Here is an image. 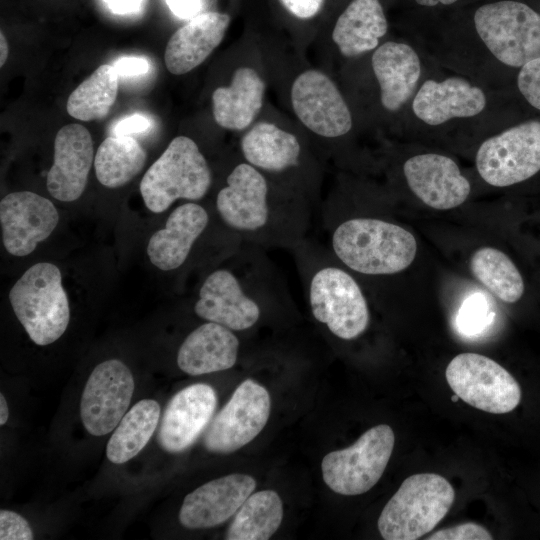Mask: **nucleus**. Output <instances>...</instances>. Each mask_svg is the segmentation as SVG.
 <instances>
[{
    "mask_svg": "<svg viewBox=\"0 0 540 540\" xmlns=\"http://www.w3.org/2000/svg\"><path fill=\"white\" fill-rule=\"evenodd\" d=\"M240 255L239 269L218 268L207 275L194 305L198 317L232 331L255 326L264 299L287 295L263 248L242 243Z\"/></svg>",
    "mask_w": 540,
    "mask_h": 540,
    "instance_id": "f03ea898",
    "label": "nucleus"
},
{
    "mask_svg": "<svg viewBox=\"0 0 540 540\" xmlns=\"http://www.w3.org/2000/svg\"><path fill=\"white\" fill-rule=\"evenodd\" d=\"M388 23L379 0H352L337 19L332 39L345 57L377 48Z\"/></svg>",
    "mask_w": 540,
    "mask_h": 540,
    "instance_id": "a878e982",
    "label": "nucleus"
},
{
    "mask_svg": "<svg viewBox=\"0 0 540 540\" xmlns=\"http://www.w3.org/2000/svg\"><path fill=\"white\" fill-rule=\"evenodd\" d=\"M270 395L252 379L243 381L208 425L203 444L213 453H232L251 442L270 415Z\"/></svg>",
    "mask_w": 540,
    "mask_h": 540,
    "instance_id": "9b49d317",
    "label": "nucleus"
},
{
    "mask_svg": "<svg viewBox=\"0 0 540 540\" xmlns=\"http://www.w3.org/2000/svg\"><path fill=\"white\" fill-rule=\"evenodd\" d=\"M209 222L207 210L194 201L176 207L168 216L165 227L149 239L147 254L151 263L163 271L180 268Z\"/></svg>",
    "mask_w": 540,
    "mask_h": 540,
    "instance_id": "6ab92c4d",
    "label": "nucleus"
},
{
    "mask_svg": "<svg viewBox=\"0 0 540 540\" xmlns=\"http://www.w3.org/2000/svg\"><path fill=\"white\" fill-rule=\"evenodd\" d=\"M8 54H9L8 42L4 34L1 32L0 33V66L1 67L5 64Z\"/></svg>",
    "mask_w": 540,
    "mask_h": 540,
    "instance_id": "a19ab883",
    "label": "nucleus"
},
{
    "mask_svg": "<svg viewBox=\"0 0 540 540\" xmlns=\"http://www.w3.org/2000/svg\"><path fill=\"white\" fill-rule=\"evenodd\" d=\"M59 214L47 198L31 191L7 194L0 202L2 241L13 256H26L56 228Z\"/></svg>",
    "mask_w": 540,
    "mask_h": 540,
    "instance_id": "4468645a",
    "label": "nucleus"
},
{
    "mask_svg": "<svg viewBox=\"0 0 540 540\" xmlns=\"http://www.w3.org/2000/svg\"><path fill=\"white\" fill-rule=\"evenodd\" d=\"M33 538V531L24 517L13 511H0L1 540H32Z\"/></svg>",
    "mask_w": 540,
    "mask_h": 540,
    "instance_id": "72a5a7b5",
    "label": "nucleus"
},
{
    "mask_svg": "<svg viewBox=\"0 0 540 540\" xmlns=\"http://www.w3.org/2000/svg\"><path fill=\"white\" fill-rule=\"evenodd\" d=\"M403 173L411 191L427 206L448 210L468 198L471 185L450 157L427 153L406 160Z\"/></svg>",
    "mask_w": 540,
    "mask_h": 540,
    "instance_id": "f3484780",
    "label": "nucleus"
},
{
    "mask_svg": "<svg viewBox=\"0 0 540 540\" xmlns=\"http://www.w3.org/2000/svg\"><path fill=\"white\" fill-rule=\"evenodd\" d=\"M291 102L298 119L321 137L337 138L352 128V115L343 96L320 71L307 70L295 79Z\"/></svg>",
    "mask_w": 540,
    "mask_h": 540,
    "instance_id": "ddd939ff",
    "label": "nucleus"
},
{
    "mask_svg": "<svg viewBox=\"0 0 540 540\" xmlns=\"http://www.w3.org/2000/svg\"><path fill=\"white\" fill-rule=\"evenodd\" d=\"M283 519V503L274 490L251 494L229 526L227 540H267L279 528Z\"/></svg>",
    "mask_w": 540,
    "mask_h": 540,
    "instance_id": "c85d7f7f",
    "label": "nucleus"
},
{
    "mask_svg": "<svg viewBox=\"0 0 540 540\" xmlns=\"http://www.w3.org/2000/svg\"><path fill=\"white\" fill-rule=\"evenodd\" d=\"M445 375L456 396L479 410L504 414L520 403L521 388L516 379L489 357L461 353L450 361Z\"/></svg>",
    "mask_w": 540,
    "mask_h": 540,
    "instance_id": "1a4fd4ad",
    "label": "nucleus"
},
{
    "mask_svg": "<svg viewBox=\"0 0 540 540\" xmlns=\"http://www.w3.org/2000/svg\"><path fill=\"white\" fill-rule=\"evenodd\" d=\"M282 5L294 16L308 19L315 16L321 9L324 0H280Z\"/></svg>",
    "mask_w": 540,
    "mask_h": 540,
    "instance_id": "4c0bfd02",
    "label": "nucleus"
},
{
    "mask_svg": "<svg viewBox=\"0 0 540 540\" xmlns=\"http://www.w3.org/2000/svg\"><path fill=\"white\" fill-rule=\"evenodd\" d=\"M118 77L113 65L99 66L68 97V114L81 121L105 118L117 98Z\"/></svg>",
    "mask_w": 540,
    "mask_h": 540,
    "instance_id": "c756f323",
    "label": "nucleus"
},
{
    "mask_svg": "<svg viewBox=\"0 0 540 540\" xmlns=\"http://www.w3.org/2000/svg\"><path fill=\"white\" fill-rule=\"evenodd\" d=\"M223 225L242 243L294 249L306 238L311 212L303 201L279 200L264 173L248 162L237 164L215 199Z\"/></svg>",
    "mask_w": 540,
    "mask_h": 540,
    "instance_id": "f257e3e1",
    "label": "nucleus"
},
{
    "mask_svg": "<svg viewBox=\"0 0 540 540\" xmlns=\"http://www.w3.org/2000/svg\"><path fill=\"white\" fill-rule=\"evenodd\" d=\"M371 64L383 107L399 110L413 95L421 75L417 52L406 43L389 41L374 51Z\"/></svg>",
    "mask_w": 540,
    "mask_h": 540,
    "instance_id": "4be33fe9",
    "label": "nucleus"
},
{
    "mask_svg": "<svg viewBox=\"0 0 540 540\" xmlns=\"http://www.w3.org/2000/svg\"><path fill=\"white\" fill-rule=\"evenodd\" d=\"M146 152L132 136H109L94 157L95 174L105 187L118 188L140 173Z\"/></svg>",
    "mask_w": 540,
    "mask_h": 540,
    "instance_id": "cd10ccee",
    "label": "nucleus"
},
{
    "mask_svg": "<svg viewBox=\"0 0 540 540\" xmlns=\"http://www.w3.org/2000/svg\"><path fill=\"white\" fill-rule=\"evenodd\" d=\"M517 85L527 102L540 110V57L521 67L517 77Z\"/></svg>",
    "mask_w": 540,
    "mask_h": 540,
    "instance_id": "473e14b6",
    "label": "nucleus"
},
{
    "mask_svg": "<svg viewBox=\"0 0 540 540\" xmlns=\"http://www.w3.org/2000/svg\"><path fill=\"white\" fill-rule=\"evenodd\" d=\"M107 8L117 15H131L138 13L144 0H103Z\"/></svg>",
    "mask_w": 540,
    "mask_h": 540,
    "instance_id": "ea45409f",
    "label": "nucleus"
},
{
    "mask_svg": "<svg viewBox=\"0 0 540 540\" xmlns=\"http://www.w3.org/2000/svg\"><path fill=\"white\" fill-rule=\"evenodd\" d=\"M394 443L392 428L379 424L365 431L353 445L326 454L321 464L325 484L344 496L369 491L382 477Z\"/></svg>",
    "mask_w": 540,
    "mask_h": 540,
    "instance_id": "6e6552de",
    "label": "nucleus"
},
{
    "mask_svg": "<svg viewBox=\"0 0 540 540\" xmlns=\"http://www.w3.org/2000/svg\"><path fill=\"white\" fill-rule=\"evenodd\" d=\"M211 183V169L197 144L177 136L144 174L140 193L150 211L162 213L178 199L201 200Z\"/></svg>",
    "mask_w": 540,
    "mask_h": 540,
    "instance_id": "423d86ee",
    "label": "nucleus"
},
{
    "mask_svg": "<svg viewBox=\"0 0 540 540\" xmlns=\"http://www.w3.org/2000/svg\"><path fill=\"white\" fill-rule=\"evenodd\" d=\"M475 161L481 178L492 186L529 179L540 171V121L523 122L486 139Z\"/></svg>",
    "mask_w": 540,
    "mask_h": 540,
    "instance_id": "9d476101",
    "label": "nucleus"
},
{
    "mask_svg": "<svg viewBox=\"0 0 540 540\" xmlns=\"http://www.w3.org/2000/svg\"><path fill=\"white\" fill-rule=\"evenodd\" d=\"M149 117L142 114H133L122 118L116 123L113 133L116 136H131L146 132L151 127Z\"/></svg>",
    "mask_w": 540,
    "mask_h": 540,
    "instance_id": "e433bc0d",
    "label": "nucleus"
},
{
    "mask_svg": "<svg viewBox=\"0 0 540 540\" xmlns=\"http://www.w3.org/2000/svg\"><path fill=\"white\" fill-rule=\"evenodd\" d=\"M428 540H491V533L483 526L468 522L431 534Z\"/></svg>",
    "mask_w": 540,
    "mask_h": 540,
    "instance_id": "f704fd0d",
    "label": "nucleus"
},
{
    "mask_svg": "<svg viewBox=\"0 0 540 540\" xmlns=\"http://www.w3.org/2000/svg\"><path fill=\"white\" fill-rule=\"evenodd\" d=\"M171 12L182 19H191L199 14L201 0H165Z\"/></svg>",
    "mask_w": 540,
    "mask_h": 540,
    "instance_id": "58836bf2",
    "label": "nucleus"
},
{
    "mask_svg": "<svg viewBox=\"0 0 540 540\" xmlns=\"http://www.w3.org/2000/svg\"><path fill=\"white\" fill-rule=\"evenodd\" d=\"M94 160L90 132L81 124L63 126L54 140V161L46 187L52 197L63 202L77 200L84 192Z\"/></svg>",
    "mask_w": 540,
    "mask_h": 540,
    "instance_id": "a211bd4d",
    "label": "nucleus"
},
{
    "mask_svg": "<svg viewBox=\"0 0 540 540\" xmlns=\"http://www.w3.org/2000/svg\"><path fill=\"white\" fill-rule=\"evenodd\" d=\"M9 417V409L4 395L0 394V425H4Z\"/></svg>",
    "mask_w": 540,
    "mask_h": 540,
    "instance_id": "79ce46f5",
    "label": "nucleus"
},
{
    "mask_svg": "<svg viewBox=\"0 0 540 540\" xmlns=\"http://www.w3.org/2000/svg\"><path fill=\"white\" fill-rule=\"evenodd\" d=\"M474 25L491 54L507 66L522 67L540 57V15L522 2L484 4L474 14Z\"/></svg>",
    "mask_w": 540,
    "mask_h": 540,
    "instance_id": "0eeeda50",
    "label": "nucleus"
},
{
    "mask_svg": "<svg viewBox=\"0 0 540 540\" xmlns=\"http://www.w3.org/2000/svg\"><path fill=\"white\" fill-rule=\"evenodd\" d=\"M470 269L474 277L503 302L515 303L524 293V282L518 268L496 248L478 249L470 260Z\"/></svg>",
    "mask_w": 540,
    "mask_h": 540,
    "instance_id": "7c9ffc66",
    "label": "nucleus"
},
{
    "mask_svg": "<svg viewBox=\"0 0 540 540\" xmlns=\"http://www.w3.org/2000/svg\"><path fill=\"white\" fill-rule=\"evenodd\" d=\"M415 1L419 5L432 7V6H436L438 4L450 5V4H453V3L457 2L458 0H415Z\"/></svg>",
    "mask_w": 540,
    "mask_h": 540,
    "instance_id": "37998d69",
    "label": "nucleus"
},
{
    "mask_svg": "<svg viewBox=\"0 0 540 540\" xmlns=\"http://www.w3.org/2000/svg\"><path fill=\"white\" fill-rule=\"evenodd\" d=\"M229 23L230 17L218 12L191 18L167 43L164 62L168 71L183 75L199 66L221 43Z\"/></svg>",
    "mask_w": 540,
    "mask_h": 540,
    "instance_id": "412c9836",
    "label": "nucleus"
},
{
    "mask_svg": "<svg viewBox=\"0 0 540 540\" xmlns=\"http://www.w3.org/2000/svg\"><path fill=\"white\" fill-rule=\"evenodd\" d=\"M118 76L136 77L146 74L150 69V63L146 58L139 56H124L113 64Z\"/></svg>",
    "mask_w": 540,
    "mask_h": 540,
    "instance_id": "c9c22d12",
    "label": "nucleus"
},
{
    "mask_svg": "<svg viewBox=\"0 0 540 540\" xmlns=\"http://www.w3.org/2000/svg\"><path fill=\"white\" fill-rule=\"evenodd\" d=\"M239 339L232 330L207 321L185 338L177 354L178 367L198 376L232 368L238 357Z\"/></svg>",
    "mask_w": 540,
    "mask_h": 540,
    "instance_id": "5701e85b",
    "label": "nucleus"
},
{
    "mask_svg": "<svg viewBox=\"0 0 540 540\" xmlns=\"http://www.w3.org/2000/svg\"><path fill=\"white\" fill-rule=\"evenodd\" d=\"M255 487V479L241 473L211 480L184 498L179 521L188 529L215 527L236 514Z\"/></svg>",
    "mask_w": 540,
    "mask_h": 540,
    "instance_id": "dca6fc26",
    "label": "nucleus"
},
{
    "mask_svg": "<svg viewBox=\"0 0 540 540\" xmlns=\"http://www.w3.org/2000/svg\"><path fill=\"white\" fill-rule=\"evenodd\" d=\"M482 89L462 77H448L443 81L426 80L417 91L412 110L422 122L441 125L453 118H469L486 107Z\"/></svg>",
    "mask_w": 540,
    "mask_h": 540,
    "instance_id": "aec40b11",
    "label": "nucleus"
},
{
    "mask_svg": "<svg viewBox=\"0 0 540 540\" xmlns=\"http://www.w3.org/2000/svg\"><path fill=\"white\" fill-rule=\"evenodd\" d=\"M134 379L130 369L120 360L98 364L84 387L80 416L85 429L94 436L113 431L130 405Z\"/></svg>",
    "mask_w": 540,
    "mask_h": 540,
    "instance_id": "f8f14e48",
    "label": "nucleus"
},
{
    "mask_svg": "<svg viewBox=\"0 0 540 540\" xmlns=\"http://www.w3.org/2000/svg\"><path fill=\"white\" fill-rule=\"evenodd\" d=\"M490 311L482 295L469 297L461 306L457 323L462 332L476 333L487 325Z\"/></svg>",
    "mask_w": 540,
    "mask_h": 540,
    "instance_id": "2f4dec72",
    "label": "nucleus"
},
{
    "mask_svg": "<svg viewBox=\"0 0 540 540\" xmlns=\"http://www.w3.org/2000/svg\"><path fill=\"white\" fill-rule=\"evenodd\" d=\"M455 499L449 481L439 474L418 473L406 478L378 518L385 540H416L433 530Z\"/></svg>",
    "mask_w": 540,
    "mask_h": 540,
    "instance_id": "20e7f679",
    "label": "nucleus"
},
{
    "mask_svg": "<svg viewBox=\"0 0 540 540\" xmlns=\"http://www.w3.org/2000/svg\"><path fill=\"white\" fill-rule=\"evenodd\" d=\"M265 84L249 67L237 69L230 86L219 87L212 94L216 123L228 130H244L254 121L263 105Z\"/></svg>",
    "mask_w": 540,
    "mask_h": 540,
    "instance_id": "b1692460",
    "label": "nucleus"
},
{
    "mask_svg": "<svg viewBox=\"0 0 540 540\" xmlns=\"http://www.w3.org/2000/svg\"><path fill=\"white\" fill-rule=\"evenodd\" d=\"M217 406L215 390L197 383L177 392L167 404L158 431V443L170 453L191 447L208 427Z\"/></svg>",
    "mask_w": 540,
    "mask_h": 540,
    "instance_id": "2eb2a0df",
    "label": "nucleus"
},
{
    "mask_svg": "<svg viewBox=\"0 0 540 540\" xmlns=\"http://www.w3.org/2000/svg\"><path fill=\"white\" fill-rule=\"evenodd\" d=\"M9 300L17 319L35 344H51L67 329L69 302L56 265L39 262L28 268L12 286Z\"/></svg>",
    "mask_w": 540,
    "mask_h": 540,
    "instance_id": "39448f33",
    "label": "nucleus"
},
{
    "mask_svg": "<svg viewBox=\"0 0 540 540\" xmlns=\"http://www.w3.org/2000/svg\"><path fill=\"white\" fill-rule=\"evenodd\" d=\"M240 146L245 161L263 173H285L301 162L302 148L297 137L273 123L254 125L242 137Z\"/></svg>",
    "mask_w": 540,
    "mask_h": 540,
    "instance_id": "393cba45",
    "label": "nucleus"
},
{
    "mask_svg": "<svg viewBox=\"0 0 540 540\" xmlns=\"http://www.w3.org/2000/svg\"><path fill=\"white\" fill-rule=\"evenodd\" d=\"M157 401H138L121 419L110 437L106 455L114 464H123L135 457L149 442L160 419Z\"/></svg>",
    "mask_w": 540,
    "mask_h": 540,
    "instance_id": "bb28decb",
    "label": "nucleus"
},
{
    "mask_svg": "<svg viewBox=\"0 0 540 540\" xmlns=\"http://www.w3.org/2000/svg\"><path fill=\"white\" fill-rule=\"evenodd\" d=\"M330 247L345 268L367 276L402 272L417 251L411 232L373 217H353L336 224L330 233Z\"/></svg>",
    "mask_w": 540,
    "mask_h": 540,
    "instance_id": "7ed1b4c3",
    "label": "nucleus"
}]
</instances>
